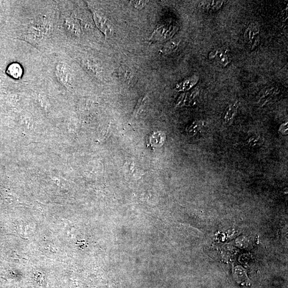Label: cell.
<instances>
[{
	"label": "cell",
	"mask_w": 288,
	"mask_h": 288,
	"mask_svg": "<svg viewBox=\"0 0 288 288\" xmlns=\"http://www.w3.org/2000/svg\"><path fill=\"white\" fill-rule=\"evenodd\" d=\"M146 102V97H144L141 98V99L139 102L137 107H136L135 110L134 112V116L135 117L137 116L142 108L143 107L144 105H145Z\"/></svg>",
	"instance_id": "9a60e30c"
},
{
	"label": "cell",
	"mask_w": 288,
	"mask_h": 288,
	"mask_svg": "<svg viewBox=\"0 0 288 288\" xmlns=\"http://www.w3.org/2000/svg\"><path fill=\"white\" fill-rule=\"evenodd\" d=\"M279 93L278 89L274 86L265 88L258 96L257 103L261 107L273 103L277 100Z\"/></svg>",
	"instance_id": "7a4b0ae2"
},
{
	"label": "cell",
	"mask_w": 288,
	"mask_h": 288,
	"mask_svg": "<svg viewBox=\"0 0 288 288\" xmlns=\"http://www.w3.org/2000/svg\"><path fill=\"white\" fill-rule=\"evenodd\" d=\"M224 3L223 1H203L199 4L200 8L208 11H216L221 8Z\"/></svg>",
	"instance_id": "ba28073f"
},
{
	"label": "cell",
	"mask_w": 288,
	"mask_h": 288,
	"mask_svg": "<svg viewBox=\"0 0 288 288\" xmlns=\"http://www.w3.org/2000/svg\"><path fill=\"white\" fill-rule=\"evenodd\" d=\"M209 58L214 60L218 65L225 67L230 63V59L226 52L222 50H214L209 54Z\"/></svg>",
	"instance_id": "5b68a950"
},
{
	"label": "cell",
	"mask_w": 288,
	"mask_h": 288,
	"mask_svg": "<svg viewBox=\"0 0 288 288\" xmlns=\"http://www.w3.org/2000/svg\"><path fill=\"white\" fill-rule=\"evenodd\" d=\"M238 271L239 272V273L237 271L234 272V277L235 279H236L239 284H247L248 278L244 271L241 270V269H239Z\"/></svg>",
	"instance_id": "4fadbf2b"
},
{
	"label": "cell",
	"mask_w": 288,
	"mask_h": 288,
	"mask_svg": "<svg viewBox=\"0 0 288 288\" xmlns=\"http://www.w3.org/2000/svg\"><path fill=\"white\" fill-rule=\"evenodd\" d=\"M200 94L199 88H196L193 89L191 92L181 94L177 101L176 106L177 107H184L193 105L196 103Z\"/></svg>",
	"instance_id": "277c9868"
},
{
	"label": "cell",
	"mask_w": 288,
	"mask_h": 288,
	"mask_svg": "<svg viewBox=\"0 0 288 288\" xmlns=\"http://www.w3.org/2000/svg\"><path fill=\"white\" fill-rule=\"evenodd\" d=\"M22 68L18 63H12L7 67L6 73L9 74L11 77L15 79H19L22 77Z\"/></svg>",
	"instance_id": "30bf717a"
},
{
	"label": "cell",
	"mask_w": 288,
	"mask_h": 288,
	"mask_svg": "<svg viewBox=\"0 0 288 288\" xmlns=\"http://www.w3.org/2000/svg\"><path fill=\"white\" fill-rule=\"evenodd\" d=\"M204 127V121L197 120L194 121L191 124L186 128L187 134L190 137H194L197 134L200 133Z\"/></svg>",
	"instance_id": "52a82bcc"
},
{
	"label": "cell",
	"mask_w": 288,
	"mask_h": 288,
	"mask_svg": "<svg viewBox=\"0 0 288 288\" xmlns=\"http://www.w3.org/2000/svg\"><path fill=\"white\" fill-rule=\"evenodd\" d=\"M176 28L175 25L170 24L161 25L156 29L154 34L155 36L153 37L159 40H168L176 33Z\"/></svg>",
	"instance_id": "3957f363"
},
{
	"label": "cell",
	"mask_w": 288,
	"mask_h": 288,
	"mask_svg": "<svg viewBox=\"0 0 288 288\" xmlns=\"http://www.w3.org/2000/svg\"><path fill=\"white\" fill-rule=\"evenodd\" d=\"M280 132H281L283 134H287L288 133V124H284L280 127Z\"/></svg>",
	"instance_id": "e0dca14e"
},
{
	"label": "cell",
	"mask_w": 288,
	"mask_h": 288,
	"mask_svg": "<svg viewBox=\"0 0 288 288\" xmlns=\"http://www.w3.org/2000/svg\"><path fill=\"white\" fill-rule=\"evenodd\" d=\"M179 41L173 40L166 43L162 50V52L164 54H169L175 51L178 47Z\"/></svg>",
	"instance_id": "7c38bea8"
},
{
	"label": "cell",
	"mask_w": 288,
	"mask_h": 288,
	"mask_svg": "<svg viewBox=\"0 0 288 288\" xmlns=\"http://www.w3.org/2000/svg\"><path fill=\"white\" fill-rule=\"evenodd\" d=\"M244 37L249 48L251 50L259 47L260 44V28L259 25L254 22L250 24L245 30Z\"/></svg>",
	"instance_id": "6da1fadb"
},
{
	"label": "cell",
	"mask_w": 288,
	"mask_h": 288,
	"mask_svg": "<svg viewBox=\"0 0 288 288\" xmlns=\"http://www.w3.org/2000/svg\"><path fill=\"white\" fill-rule=\"evenodd\" d=\"M122 73V77L123 79H124L126 81L128 82L130 81L131 79H132V73L131 70H128L127 69L123 70Z\"/></svg>",
	"instance_id": "2e32d148"
},
{
	"label": "cell",
	"mask_w": 288,
	"mask_h": 288,
	"mask_svg": "<svg viewBox=\"0 0 288 288\" xmlns=\"http://www.w3.org/2000/svg\"><path fill=\"white\" fill-rule=\"evenodd\" d=\"M94 20L97 27L99 28L105 35H107L108 31H110V29L108 24L107 23V20L97 13H94Z\"/></svg>",
	"instance_id": "8fae6325"
},
{
	"label": "cell",
	"mask_w": 288,
	"mask_h": 288,
	"mask_svg": "<svg viewBox=\"0 0 288 288\" xmlns=\"http://www.w3.org/2000/svg\"><path fill=\"white\" fill-rule=\"evenodd\" d=\"M198 80L199 78L198 77L193 76V77L189 78L179 83V84L177 85L176 88L178 91H183V92H185V91L188 90L193 87L196 84V83L198 82Z\"/></svg>",
	"instance_id": "9c48e42d"
},
{
	"label": "cell",
	"mask_w": 288,
	"mask_h": 288,
	"mask_svg": "<svg viewBox=\"0 0 288 288\" xmlns=\"http://www.w3.org/2000/svg\"><path fill=\"white\" fill-rule=\"evenodd\" d=\"M238 109V105L236 103L231 104L226 108L223 118L226 124L231 125L232 124L237 115Z\"/></svg>",
	"instance_id": "8992f818"
},
{
	"label": "cell",
	"mask_w": 288,
	"mask_h": 288,
	"mask_svg": "<svg viewBox=\"0 0 288 288\" xmlns=\"http://www.w3.org/2000/svg\"><path fill=\"white\" fill-rule=\"evenodd\" d=\"M144 1H138L136 2V3H135V7H138V6H142L143 7V6L144 5Z\"/></svg>",
	"instance_id": "ac0fdd59"
},
{
	"label": "cell",
	"mask_w": 288,
	"mask_h": 288,
	"mask_svg": "<svg viewBox=\"0 0 288 288\" xmlns=\"http://www.w3.org/2000/svg\"><path fill=\"white\" fill-rule=\"evenodd\" d=\"M264 142L263 139L259 136H254L250 138L247 143L250 146L258 147L261 146Z\"/></svg>",
	"instance_id": "5bb4252c"
}]
</instances>
